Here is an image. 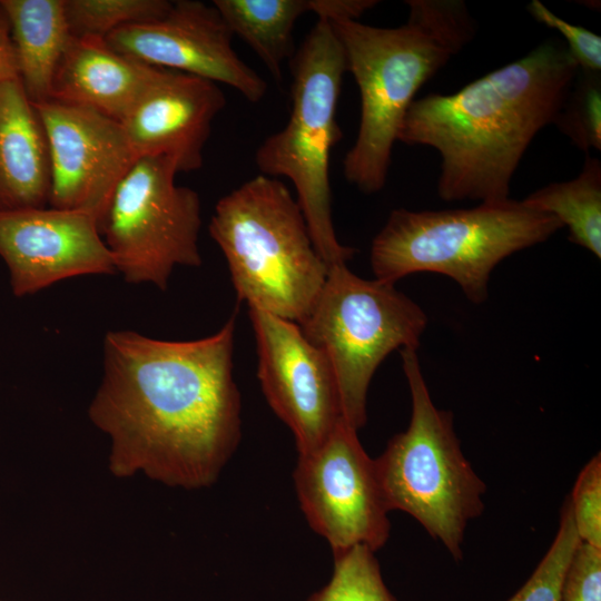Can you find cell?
Returning <instances> with one entry per match:
<instances>
[{
  "mask_svg": "<svg viewBox=\"0 0 601 601\" xmlns=\"http://www.w3.org/2000/svg\"><path fill=\"white\" fill-rule=\"evenodd\" d=\"M374 0H309L311 12L325 21L357 20L376 6Z\"/></svg>",
  "mask_w": 601,
  "mask_h": 601,
  "instance_id": "cell-28",
  "label": "cell"
},
{
  "mask_svg": "<svg viewBox=\"0 0 601 601\" xmlns=\"http://www.w3.org/2000/svg\"><path fill=\"white\" fill-rule=\"evenodd\" d=\"M528 10L538 22L555 29L562 35L566 42L565 47L580 70L600 72L601 38L598 35L563 20L539 0H532Z\"/></svg>",
  "mask_w": 601,
  "mask_h": 601,
  "instance_id": "cell-26",
  "label": "cell"
},
{
  "mask_svg": "<svg viewBox=\"0 0 601 601\" xmlns=\"http://www.w3.org/2000/svg\"><path fill=\"white\" fill-rule=\"evenodd\" d=\"M427 317L394 284L364 279L347 265L328 268L325 284L300 327L327 356L338 386L344 421L366 423L371 380L395 349L420 346Z\"/></svg>",
  "mask_w": 601,
  "mask_h": 601,
  "instance_id": "cell-8",
  "label": "cell"
},
{
  "mask_svg": "<svg viewBox=\"0 0 601 601\" xmlns=\"http://www.w3.org/2000/svg\"><path fill=\"white\" fill-rule=\"evenodd\" d=\"M406 4L407 20L396 28L328 21L359 90L358 132L345 155L343 173L364 194L384 187L393 146L418 89L475 35V22L462 0H408Z\"/></svg>",
  "mask_w": 601,
  "mask_h": 601,
  "instance_id": "cell-3",
  "label": "cell"
},
{
  "mask_svg": "<svg viewBox=\"0 0 601 601\" xmlns=\"http://www.w3.org/2000/svg\"><path fill=\"white\" fill-rule=\"evenodd\" d=\"M581 542L601 549V454L581 470L569 497Z\"/></svg>",
  "mask_w": 601,
  "mask_h": 601,
  "instance_id": "cell-25",
  "label": "cell"
},
{
  "mask_svg": "<svg viewBox=\"0 0 601 601\" xmlns=\"http://www.w3.org/2000/svg\"><path fill=\"white\" fill-rule=\"evenodd\" d=\"M168 0H65V11L72 37L106 38L129 24L164 17Z\"/></svg>",
  "mask_w": 601,
  "mask_h": 601,
  "instance_id": "cell-21",
  "label": "cell"
},
{
  "mask_svg": "<svg viewBox=\"0 0 601 601\" xmlns=\"http://www.w3.org/2000/svg\"><path fill=\"white\" fill-rule=\"evenodd\" d=\"M16 49L19 80L32 104L50 100L58 65L72 38L65 0H0Z\"/></svg>",
  "mask_w": 601,
  "mask_h": 601,
  "instance_id": "cell-18",
  "label": "cell"
},
{
  "mask_svg": "<svg viewBox=\"0 0 601 601\" xmlns=\"http://www.w3.org/2000/svg\"><path fill=\"white\" fill-rule=\"evenodd\" d=\"M50 158L38 111L19 79L0 85V210L48 206Z\"/></svg>",
  "mask_w": 601,
  "mask_h": 601,
  "instance_id": "cell-17",
  "label": "cell"
},
{
  "mask_svg": "<svg viewBox=\"0 0 601 601\" xmlns=\"http://www.w3.org/2000/svg\"><path fill=\"white\" fill-rule=\"evenodd\" d=\"M300 509L334 553L364 545L373 552L390 536V512L374 460L344 418L314 451L298 455L294 474Z\"/></svg>",
  "mask_w": 601,
  "mask_h": 601,
  "instance_id": "cell-10",
  "label": "cell"
},
{
  "mask_svg": "<svg viewBox=\"0 0 601 601\" xmlns=\"http://www.w3.org/2000/svg\"><path fill=\"white\" fill-rule=\"evenodd\" d=\"M559 601H601V549L579 544L566 569Z\"/></svg>",
  "mask_w": 601,
  "mask_h": 601,
  "instance_id": "cell-27",
  "label": "cell"
},
{
  "mask_svg": "<svg viewBox=\"0 0 601 601\" xmlns=\"http://www.w3.org/2000/svg\"><path fill=\"white\" fill-rule=\"evenodd\" d=\"M239 302L302 324L327 277L307 223L288 187L257 175L221 197L208 226Z\"/></svg>",
  "mask_w": 601,
  "mask_h": 601,
  "instance_id": "cell-4",
  "label": "cell"
},
{
  "mask_svg": "<svg viewBox=\"0 0 601 601\" xmlns=\"http://www.w3.org/2000/svg\"><path fill=\"white\" fill-rule=\"evenodd\" d=\"M401 357L412 415L374 460L380 485L388 511L412 515L461 561L466 526L482 514L486 486L461 450L452 413L434 405L416 349L403 348Z\"/></svg>",
  "mask_w": 601,
  "mask_h": 601,
  "instance_id": "cell-7",
  "label": "cell"
},
{
  "mask_svg": "<svg viewBox=\"0 0 601 601\" xmlns=\"http://www.w3.org/2000/svg\"><path fill=\"white\" fill-rule=\"evenodd\" d=\"M306 601H397L386 587L374 552L356 545L334 553L329 582Z\"/></svg>",
  "mask_w": 601,
  "mask_h": 601,
  "instance_id": "cell-22",
  "label": "cell"
},
{
  "mask_svg": "<svg viewBox=\"0 0 601 601\" xmlns=\"http://www.w3.org/2000/svg\"><path fill=\"white\" fill-rule=\"evenodd\" d=\"M580 543L566 499L561 509L556 535L549 550L526 582L508 601H559L566 569Z\"/></svg>",
  "mask_w": 601,
  "mask_h": 601,
  "instance_id": "cell-23",
  "label": "cell"
},
{
  "mask_svg": "<svg viewBox=\"0 0 601 601\" xmlns=\"http://www.w3.org/2000/svg\"><path fill=\"white\" fill-rule=\"evenodd\" d=\"M233 36L239 37L277 81L295 55L294 28L309 0H214Z\"/></svg>",
  "mask_w": 601,
  "mask_h": 601,
  "instance_id": "cell-19",
  "label": "cell"
},
{
  "mask_svg": "<svg viewBox=\"0 0 601 601\" xmlns=\"http://www.w3.org/2000/svg\"><path fill=\"white\" fill-rule=\"evenodd\" d=\"M578 71L565 45L548 40L454 93L414 99L397 141L439 151L443 200H506L521 158L554 124Z\"/></svg>",
  "mask_w": 601,
  "mask_h": 601,
  "instance_id": "cell-2",
  "label": "cell"
},
{
  "mask_svg": "<svg viewBox=\"0 0 601 601\" xmlns=\"http://www.w3.org/2000/svg\"><path fill=\"white\" fill-rule=\"evenodd\" d=\"M233 38L213 3L178 0L164 17L121 27L105 40L144 63L229 86L257 104L266 96L267 83L238 57Z\"/></svg>",
  "mask_w": 601,
  "mask_h": 601,
  "instance_id": "cell-13",
  "label": "cell"
},
{
  "mask_svg": "<svg viewBox=\"0 0 601 601\" xmlns=\"http://www.w3.org/2000/svg\"><path fill=\"white\" fill-rule=\"evenodd\" d=\"M289 65L288 120L262 142L255 162L260 175L292 181L314 246L328 268L346 265L355 249L342 245L334 229L329 158L342 137L336 112L347 66L328 21L317 19Z\"/></svg>",
  "mask_w": 601,
  "mask_h": 601,
  "instance_id": "cell-6",
  "label": "cell"
},
{
  "mask_svg": "<svg viewBox=\"0 0 601 601\" xmlns=\"http://www.w3.org/2000/svg\"><path fill=\"white\" fill-rule=\"evenodd\" d=\"M0 256L18 297L66 278L117 272L93 215L50 206L0 210Z\"/></svg>",
  "mask_w": 601,
  "mask_h": 601,
  "instance_id": "cell-14",
  "label": "cell"
},
{
  "mask_svg": "<svg viewBox=\"0 0 601 601\" xmlns=\"http://www.w3.org/2000/svg\"><path fill=\"white\" fill-rule=\"evenodd\" d=\"M160 69L116 51L104 38L72 37L58 65L50 100L121 121Z\"/></svg>",
  "mask_w": 601,
  "mask_h": 601,
  "instance_id": "cell-16",
  "label": "cell"
},
{
  "mask_svg": "<svg viewBox=\"0 0 601 601\" xmlns=\"http://www.w3.org/2000/svg\"><path fill=\"white\" fill-rule=\"evenodd\" d=\"M525 205L549 213L569 229V239L601 257V162L587 157L578 177L530 194Z\"/></svg>",
  "mask_w": 601,
  "mask_h": 601,
  "instance_id": "cell-20",
  "label": "cell"
},
{
  "mask_svg": "<svg viewBox=\"0 0 601 601\" xmlns=\"http://www.w3.org/2000/svg\"><path fill=\"white\" fill-rule=\"evenodd\" d=\"M225 105L217 83L161 68L120 124L138 157H165L178 173H190L203 167L211 125Z\"/></svg>",
  "mask_w": 601,
  "mask_h": 601,
  "instance_id": "cell-15",
  "label": "cell"
},
{
  "mask_svg": "<svg viewBox=\"0 0 601 601\" xmlns=\"http://www.w3.org/2000/svg\"><path fill=\"white\" fill-rule=\"evenodd\" d=\"M19 79V67L8 18L0 7V85Z\"/></svg>",
  "mask_w": 601,
  "mask_h": 601,
  "instance_id": "cell-29",
  "label": "cell"
},
{
  "mask_svg": "<svg viewBox=\"0 0 601 601\" xmlns=\"http://www.w3.org/2000/svg\"><path fill=\"white\" fill-rule=\"evenodd\" d=\"M554 124L581 150L601 149L600 72L579 69Z\"/></svg>",
  "mask_w": 601,
  "mask_h": 601,
  "instance_id": "cell-24",
  "label": "cell"
},
{
  "mask_svg": "<svg viewBox=\"0 0 601 601\" xmlns=\"http://www.w3.org/2000/svg\"><path fill=\"white\" fill-rule=\"evenodd\" d=\"M49 147L48 206L101 219L125 175L139 158L120 121L93 109L48 100L33 104Z\"/></svg>",
  "mask_w": 601,
  "mask_h": 601,
  "instance_id": "cell-12",
  "label": "cell"
},
{
  "mask_svg": "<svg viewBox=\"0 0 601 601\" xmlns=\"http://www.w3.org/2000/svg\"><path fill=\"white\" fill-rule=\"evenodd\" d=\"M562 227L553 215L510 198L460 209L398 208L372 242L371 267L375 279L391 284L414 273L449 276L480 304L500 262Z\"/></svg>",
  "mask_w": 601,
  "mask_h": 601,
  "instance_id": "cell-5",
  "label": "cell"
},
{
  "mask_svg": "<svg viewBox=\"0 0 601 601\" xmlns=\"http://www.w3.org/2000/svg\"><path fill=\"white\" fill-rule=\"evenodd\" d=\"M178 170L165 157H139L116 187L99 230L127 283L166 290L176 266L203 264L198 248V194L176 184Z\"/></svg>",
  "mask_w": 601,
  "mask_h": 601,
  "instance_id": "cell-9",
  "label": "cell"
},
{
  "mask_svg": "<svg viewBox=\"0 0 601 601\" xmlns=\"http://www.w3.org/2000/svg\"><path fill=\"white\" fill-rule=\"evenodd\" d=\"M263 393L293 432L298 455L317 449L343 420L333 367L290 321L249 308Z\"/></svg>",
  "mask_w": 601,
  "mask_h": 601,
  "instance_id": "cell-11",
  "label": "cell"
},
{
  "mask_svg": "<svg viewBox=\"0 0 601 601\" xmlns=\"http://www.w3.org/2000/svg\"><path fill=\"white\" fill-rule=\"evenodd\" d=\"M236 315L215 334L164 341L134 331L104 338V374L88 410L110 439L109 470L187 490L211 485L240 440L233 375Z\"/></svg>",
  "mask_w": 601,
  "mask_h": 601,
  "instance_id": "cell-1",
  "label": "cell"
}]
</instances>
